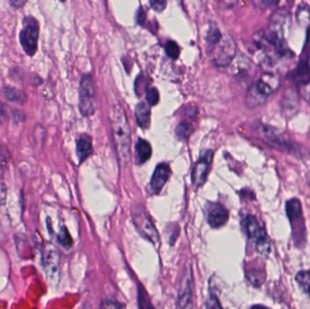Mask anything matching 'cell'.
Segmentation results:
<instances>
[{"mask_svg":"<svg viewBox=\"0 0 310 309\" xmlns=\"http://www.w3.org/2000/svg\"><path fill=\"white\" fill-rule=\"evenodd\" d=\"M213 153L211 150H208L200 158L198 162L194 165L192 173V180L195 187H202L206 182L209 170L211 167Z\"/></svg>","mask_w":310,"mask_h":309,"instance_id":"obj_7","label":"cell"},{"mask_svg":"<svg viewBox=\"0 0 310 309\" xmlns=\"http://www.w3.org/2000/svg\"><path fill=\"white\" fill-rule=\"evenodd\" d=\"M296 19L302 27H308L310 25V10L306 5L299 6L296 12Z\"/></svg>","mask_w":310,"mask_h":309,"instance_id":"obj_22","label":"cell"},{"mask_svg":"<svg viewBox=\"0 0 310 309\" xmlns=\"http://www.w3.org/2000/svg\"><path fill=\"white\" fill-rule=\"evenodd\" d=\"M254 85L260 93L266 97H268L279 89L280 81L277 73L267 72L263 73Z\"/></svg>","mask_w":310,"mask_h":309,"instance_id":"obj_9","label":"cell"},{"mask_svg":"<svg viewBox=\"0 0 310 309\" xmlns=\"http://www.w3.org/2000/svg\"><path fill=\"white\" fill-rule=\"evenodd\" d=\"M194 131V126L192 123L183 121L176 128V135L180 140H187Z\"/></svg>","mask_w":310,"mask_h":309,"instance_id":"obj_24","label":"cell"},{"mask_svg":"<svg viewBox=\"0 0 310 309\" xmlns=\"http://www.w3.org/2000/svg\"><path fill=\"white\" fill-rule=\"evenodd\" d=\"M299 108V100L297 92L292 88H288L284 93L281 99V112L286 118H292Z\"/></svg>","mask_w":310,"mask_h":309,"instance_id":"obj_10","label":"cell"},{"mask_svg":"<svg viewBox=\"0 0 310 309\" xmlns=\"http://www.w3.org/2000/svg\"><path fill=\"white\" fill-rule=\"evenodd\" d=\"M59 264L58 250L54 249V247L47 248L44 256V269L51 283L58 281Z\"/></svg>","mask_w":310,"mask_h":309,"instance_id":"obj_8","label":"cell"},{"mask_svg":"<svg viewBox=\"0 0 310 309\" xmlns=\"http://www.w3.org/2000/svg\"><path fill=\"white\" fill-rule=\"evenodd\" d=\"M193 279L191 277V273H188L185 277L184 281H182V286L180 287L178 296V306L179 307H191L193 301Z\"/></svg>","mask_w":310,"mask_h":309,"instance_id":"obj_12","label":"cell"},{"mask_svg":"<svg viewBox=\"0 0 310 309\" xmlns=\"http://www.w3.org/2000/svg\"><path fill=\"white\" fill-rule=\"evenodd\" d=\"M39 38V23L32 16L26 17L23 20L22 30L19 39L23 50L29 56L36 55Z\"/></svg>","mask_w":310,"mask_h":309,"instance_id":"obj_2","label":"cell"},{"mask_svg":"<svg viewBox=\"0 0 310 309\" xmlns=\"http://www.w3.org/2000/svg\"><path fill=\"white\" fill-rule=\"evenodd\" d=\"M170 176V167L165 164L158 165L151 180V188L154 193H159L166 184Z\"/></svg>","mask_w":310,"mask_h":309,"instance_id":"obj_11","label":"cell"},{"mask_svg":"<svg viewBox=\"0 0 310 309\" xmlns=\"http://www.w3.org/2000/svg\"><path fill=\"white\" fill-rule=\"evenodd\" d=\"M309 187H310V181H309Z\"/></svg>","mask_w":310,"mask_h":309,"instance_id":"obj_37","label":"cell"},{"mask_svg":"<svg viewBox=\"0 0 310 309\" xmlns=\"http://www.w3.org/2000/svg\"><path fill=\"white\" fill-rule=\"evenodd\" d=\"M15 9H22L27 4V0H9Z\"/></svg>","mask_w":310,"mask_h":309,"instance_id":"obj_34","label":"cell"},{"mask_svg":"<svg viewBox=\"0 0 310 309\" xmlns=\"http://www.w3.org/2000/svg\"><path fill=\"white\" fill-rule=\"evenodd\" d=\"M152 146L148 141L144 139H139L135 145V155H136V163L143 164L146 163L152 156Z\"/></svg>","mask_w":310,"mask_h":309,"instance_id":"obj_16","label":"cell"},{"mask_svg":"<svg viewBox=\"0 0 310 309\" xmlns=\"http://www.w3.org/2000/svg\"><path fill=\"white\" fill-rule=\"evenodd\" d=\"M159 99H160V96H159L157 89L156 88L149 89L147 92V102H148L149 105H157Z\"/></svg>","mask_w":310,"mask_h":309,"instance_id":"obj_30","label":"cell"},{"mask_svg":"<svg viewBox=\"0 0 310 309\" xmlns=\"http://www.w3.org/2000/svg\"><path fill=\"white\" fill-rule=\"evenodd\" d=\"M4 94L7 99L10 102L18 103L20 105L25 104L27 101V97L24 92L17 89L15 87H7L4 88Z\"/></svg>","mask_w":310,"mask_h":309,"instance_id":"obj_20","label":"cell"},{"mask_svg":"<svg viewBox=\"0 0 310 309\" xmlns=\"http://www.w3.org/2000/svg\"><path fill=\"white\" fill-rule=\"evenodd\" d=\"M2 116H3V105L0 103V121H1Z\"/></svg>","mask_w":310,"mask_h":309,"instance_id":"obj_36","label":"cell"},{"mask_svg":"<svg viewBox=\"0 0 310 309\" xmlns=\"http://www.w3.org/2000/svg\"><path fill=\"white\" fill-rule=\"evenodd\" d=\"M165 52L169 57L171 59H178L180 55V48L174 41H169L165 46Z\"/></svg>","mask_w":310,"mask_h":309,"instance_id":"obj_26","label":"cell"},{"mask_svg":"<svg viewBox=\"0 0 310 309\" xmlns=\"http://www.w3.org/2000/svg\"><path fill=\"white\" fill-rule=\"evenodd\" d=\"M43 132H44V127H42V126H39V125H38V126H36V127H35V130H34V132H35V135H34V136H35V138H36V141H37V140H38V138H39V141H44V140H43V137H45V132L43 133Z\"/></svg>","mask_w":310,"mask_h":309,"instance_id":"obj_33","label":"cell"},{"mask_svg":"<svg viewBox=\"0 0 310 309\" xmlns=\"http://www.w3.org/2000/svg\"><path fill=\"white\" fill-rule=\"evenodd\" d=\"M286 210H287L288 218L290 219L291 223L298 221L299 219H303L302 218L301 204L297 199L288 200L287 207H286Z\"/></svg>","mask_w":310,"mask_h":309,"instance_id":"obj_19","label":"cell"},{"mask_svg":"<svg viewBox=\"0 0 310 309\" xmlns=\"http://www.w3.org/2000/svg\"><path fill=\"white\" fill-rule=\"evenodd\" d=\"M296 281L301 287L303 292L310 298V270L297 273Z\"/></svg>","mask_w":310,"mask_h":309,"instance_id":"obj_21","label":"cell"},{"mask_svg":"<svg viewBox=\"0 0 310 309\" xmlns=\"http://www.w3.org/2000/svg\"><path fill=\"white\" fill-rule=\"evenodd\" d=\"M297 84L305 86L310 82V65L307 60H301L294 73Z\"/></svg>","mask_w":310,"mask_h":309,"instance_id":"obj_17","label":"cell"},{"mask_svg":"<svg viewBox=\"0 0 310 309\" xmlns=\"http://www.w3.org/2000/svg\"><path fill=\"white\" fill-rule=\"evenodd\" d=\"M221 37H222V35H221V33L220 32L218 28L212 27L209 30L208 35H207V43H208V46H209L208 51H211L216 44L219 43V41L221 39Z\"/></svg>","mask_w":310,"mask_h":309,"instance_id":"obj_25","label":"cell"},{"mask_svg":"<svg viewBox=\"0 0 310 309\" xmlns=\"http://www.w3.org/2000/svg\"><path fill=\"white\" fill-rule=\"evenodd\" d=\"M10 160V152L5 145L0 144V170L4 171L7 168Z\"/></svg>","mask_w":310,"mask_h":309,"instance_id":"obj_27","label":"cell"},{"mask_svg":"<svg viewBox=\"0 0 310 309\" xmlns=\"http://www.w3.org/2000/svg\"><path fill=\"white\" fill-rule=\"evenodd\" d=\"M229 219V212L222 206H218L211 209L208 216V222L211 227L219 228L226 224Z\"/></svg>","mask_w":310,"mask_h":309,"instance_id":"obj_13","label":"cell"},{"mask_svg":"<svg viewBox=\"0 0 310 309\" xmlns=\"http://www.w3.org/2000/svg\"><path fill=\"white\" fill-rule=\"evenodd\" d=\"M243 227L247 236L255 242L257 251L261 255L267 256L270 252V242L265 230L254 216L249 215L243 220Z\"/></svg>","mask_w":310,"mask_h":309,"instance_id":"obj_4","label":"cell"},{"mask_svg":"<svg viewBox=\"0 0 310 309\" xmlns=\"http://www.w3.org/2000/svg\"><path fill=\"white\" fill-rule=\"evenodd\" d=\"M93 152V143L90 136L83 134L77 139V153L79 161L84 162Z\"/></svg>","mask_w":310,"mask_h":309,"instance_id":"obj_14","label":"cell"},{"mask_svg":"<svg viewBox=\"0 0 310 309\" xmlns=\"http://www.w3.org/2000/svg\"><path fill=\"white\" fill-rule=\"evenodd\" d=\"M57 240L61 243V245H63L64 247L68 248V247L72 246L73 240L71 239L70 235H69L67 227H63L60 230V233H59L58 237H57Z\"/></svg>","mask_w":310,"mask_h":309,"instance_id":"obj_28","label":"cell"},{"mask_svg":"<svg viewBox=\"0 0 310 309\" xmlns=\"http://www.w3.org/2000/svg\"><path fill=\"white\" fill-rule=\"evenodd\" d=\"M267 97L263 96L257 89L255 85H253L247 92L246 95V105L250 108H255L262 105L265 102Z\"/></svg>","mask_w":310,"mask_h":309,"instance_id":"obj_18","label":"cell"},{"mask_svg":"<svg viewBox=\"0 0 310 309\" xmlns=\"http://www.w3.org/2000/svg\"><path fill=\"white\" fill-rule=\"evenodd\" d=\"M135 118L137 124L143 129H146L150 125L151 121V109L150 105L146 103H139L135 108Z\"/></svg>","mask_w":310,"mask_h":309,"instance_id":"obj_15","label":"cell"},{"mask_svg":"<svg viewBox=\"0 0 310 309\" xmlns=\"http://www.w3.org/2000/svg\"><path fill=\"white\" fill-rule=\"evenodd\" d=\"M8 189L5 183L3 177H0V205L4 206L7 202V196H8Z\"/></svg>","mask_w":310,"mask_h":309,"instance_id":"obj_31","label":"cell"},{"mask_svg":"<svg viewBox=\"0 0 310 309\" xmlns=\"http://www.w3.org/2000/svg\"><path fill=\"white\" fill-rule=\"evenodd\" d=\"M279 0H252L253 5L259 10H267L271 6L275 5Z\"/></svg>","mask_w":310,"mask_h":309,"instance_id":"obj_29","label":"cell"},{"mask_svg":"<svg viewBox=\"0 0 310 309\" xmlns=\"http://www.w3.org/2000/svg\"><path fill=\"white\" fill-rule=\"evenodd\" d=\"M133 219L135 227L142 236L151 241L153 244H159V234L154 227L152 220L149 218L148 214L144 211L143 208H137L133 212Z\"/></svg>","mask_w":310,"mask_h":309,"instance_id":"obj_6","label":"cell"},{"mask_svg":"<svg viewBox=\"0 0 310 309\" xmlns=\"http://www.w3.org/2000/svg\"><path fill=\"white\" fill-rule=\"evenodd\" d=\"M211 51L216 65L225 67L233 60L236 54V44L231 37H222Z\"/></svg>","mask_w":310,"mask_h":309,"instance_id":"obj_5","label":"cell"},{"mask_svg":"<svg viewBox=\"0 0 310 309\" xmlns=\"http://www.w3.org/2000/svg\"><path fill=\"white\" fill-rule=\"evenodd\" d=\"M122 305L121 304H117V303H111V301H105V302H103L102 305H101V307H106V308H115V307H121Z\"/></svg>","mask_w":310,"mask_h":309,"instance_id":"obj_35","label":"cell"},{"mask_svg":"<svg viewBox=\"0 0 310 309\" xmlns=\"http://www.w3.org/2000/svg\"><path fill=\"white\" fill-rule=\"evenodd\" d=\"M150 5L155 11L162 12L166 8L167 0H150Z\"/></svg>","mask_w":310,"mask_h":309,"instance_id":"obj_32","label":"cell"},{"mask_svg":"<svg viewBox=\"0 0 310 309\" xmlns=\"http://www.w3.org/2000/svg\"><path fill=\"white\" fill-rule=\"evenodd\" d=\"M109 119L117 154L121 162L127 163L130 156L131 129L126 113L121 105L112 106Z\"/></svg>","mask_w":310,"mask_h":309,"instance_id":"obj_1","label":"cell"},{"mask_svg":"<svg viewBox=\"0 0 310 309\" xmlns=\"http://www.w3.org/2000/svg\"><path fill=\"white\" fill-rule=\"evenodd\" d=\"M264 134L267 137L268 141L270 142H272L275 146H280L283 147L286 145V141L283 139V137L281 136V134L277 132L274 129H270V128H266L264 130Z\"/></svg>","mask_w":310,"mask_h":309,"instance_id":"obj_23","label":"cell"},{"mask_svg":"<svg viewBox=\"0 0 310 309\" xmlns=\"http://www.w3.org/2000/svg\"><path fill=\"white\" fill-rule=\"evenodd\" d=\"M96 96L94 79L92 75L85 74L80 82L79 88V110L82 115L90 116L95 114Z\"/></svg>","mask_w":310,"mask_h":309,"instance_id":"obj_3","label":"cell"}]
</instances>
